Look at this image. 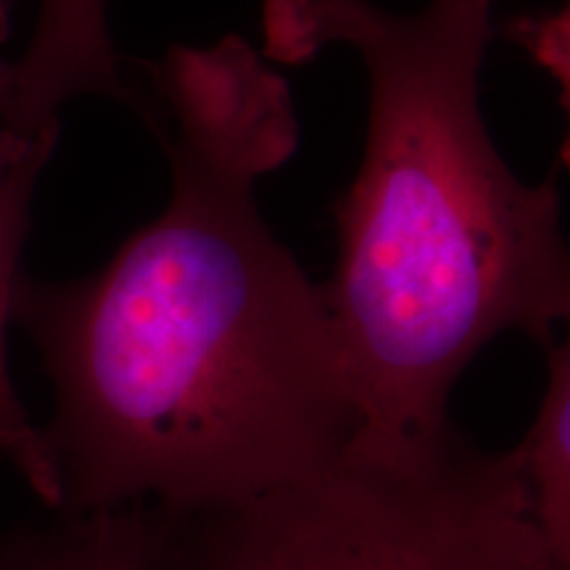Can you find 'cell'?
<instances>
[{"label":"cell","mask_w":570,"mask_h":570,"mask_svg":"<svg viewBox=\"0 0 570 570\" xmlns=\"http://www.w3.org/2000/svg\"><path fill=\"white\" fill-rule=\"evenodd\" d=\"M138 71L169 202L98 273L21 277L13 323L51 377L59 512L198 518L331 465L360 417L323 285L256 204L302 140L288 80L238 35Z\"/></svg>","instance_id":"obj_1"},{"label":"cell","mask_w":570,"mask_h":570,"mask_svg":"<svg viewBox=\"0 0 570 570\" xmlns=\"http://www.w3.org/2000/svg\"><path fill=\"white\" fill-rule=\"evenodd\" d=\"M265 59L346 46L367 71L365 156L333 206L338 262L323 296L356 407L352 444L444 441L462 370L502 333L541 346L570 315L554 177L525 183L497 151L479 77L491 11L431 0H265Z\"/></svg>","instance_id":"obj_2"},{"label":"cell","mask_w":570,"mask_h":570,"mask_svg":"<svg viewBox=\"0 0 570 570\" xmlns=\"http://www.w3.org/2000/svg\"><path fill=\"white\" fill-rule=\"evenodd\" d=\"M183 570H560L502 454L348 444L233 510L167 518Z\"/></svg>","instance_id":"obj_3"},{"label":"cell","mask_w":570,"mask_h":570,"mask_svg":"<svg viewBox=\"0 0 570 570\" xmlns=\"http://www.w3.org/2000/svg\"><path fill=\"white\" fill-rule=\"evenodd\" d=\"M109 0H40L32 38L0 59V127L38 135L59 125L63 104L106 96L130 104L132 85L111 42Z\"/></svg>","instance_id":"obj_4"},{"label":"cell","mask_w":570,"mask_h":570,"mask_svg":"<svg viewBox=\"0 0 570 570\" xmlns=\"http://www.w3.org/2000/svg\"><path fill=\"white\" fill-rule=\"evenodd\" d=\"M61 125L38 135H13L0 127V454L24 479L46 510H59V487L42 444L40 425L27 415L9 370V327L21 283V252L30 233L32 198L51 161Z\"/></svg>","instance_id":"obj_5"},{"label":"cell","mask_w":570,"mask_h":570,"mask_svg":"<svg viewBox=\"0 0 570 570\" xmlns=\"http://www.w3.org/2000/svg\"><path fill=\"white\" fill-rule=\"evenodd\" d=\"M51 512L0 531V570H183L173 525L159 512Z\"/></svg>","instance_id":"obj_6"},{"label":"cell","mask_w":570,"mask_h":570,"mask_svg":"<svg viewBox=\"0 0 570 570\" xmlns=\"http://www.w3.org/2000/svg\"><path fill=\"white\" fill-rule=\"evenodd\" d=\"M502 460L523 494L554 566L570 570V348L547 346V386L520 444Z\"/></svg>","instance_id":"obj_7"},{"label":"cell","mask_w":570,"mask_h":570,"mask_svg":"<svg viewBox=\"0 0 570 570\" xmlns=\"http://www.w3.org/2000/svg\"><path fill=\"white\" fill-rule=\"evenodd\" d=\"M19 6L21 0H0V46H6L13 35V17Z\"/></svg>","instance_id":"obj_8"},{"label":"cell","mask_w":570,"mask_h":570,"mask_svg":"<svg viewBox=\"0 0 570 570\" xmlns=\"http://www.w3.org/2000/svg\"><path fill=\"white\" fill-rule=\"evenodd\" d=\"M465 3H473V6H481V9H491V11H494L497 0H465Z\"/></svg>","instance_id":"obj_9"}]
</instances>
